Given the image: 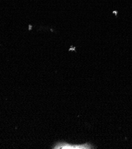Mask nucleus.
<instances>
[{"label":"nucleus","mask_w":132,"mask_h":149,"mask_svg":"<svg viewBox=\"0 0 132 149\" xmlns=\"http://www.w3.org/2000/svg\"><path fill=\"white\" fill-rule=\"evenodd\" d=\"M52 148L54 149H92L94 146L89 143L82 144H72L66 142H57Z\"/></svg>","instance_id":"1"}]
</instances>
